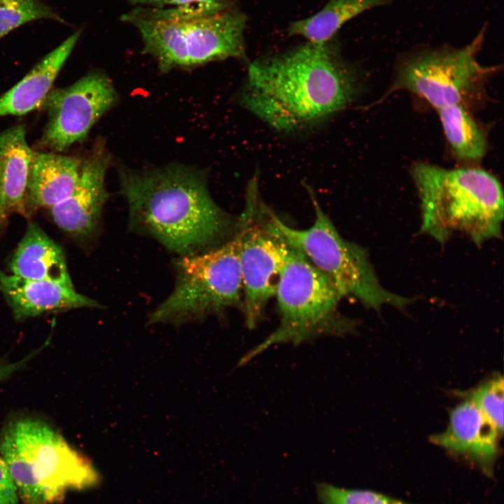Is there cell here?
Returning <instances> with one entry per match:
<instances>
[{
  "mask_svg": "<svg viewBox=\"0 0 504 504\" xmlns=\"http://www.w3.org/2000/svg\"><path fill=\"white\" fill-rule=\"evenodd\" d=\"M315 491L322 504H412L374 491L346 489L324 482H316Z\"/></svg>",
  "mask_w": 504,
  "mask_h": 504,
  "instance_id": "cell-23",
  "label": "cell"
},
{
  "mask_svg": "<svg viewBox=\"0 0 504 504\" xmlns=\"http://www.w3.org/2000/svg\"><path fill=\"white\" fill-rule=\"evenodd\" d=\"M500 437L480 410L465 399L450 410L447 428L432 435L430 441L491 477L498 457Z\"/></svg>",
  "mask_w": 504,
  "mask_h": 504,
  "instance_id": "cell-13",
  "label": "cell"
},
{
  "mask_svg": "<svg viewBox=\"0 0 504 504\" xmlns=\"http://www.w3.org/2000/svg\"><path fill=\"white\" fill-rule=\"evenodd\" d=\"M120 20L138 30L143 52L152 56L164 73L246 57L244 32L247 17L231 1L134 6Z\"/></svg>",
  "mask_w": 504,
  "mask_h": 504,
  "instance_id": "cell-3",
  "label": "cell"
},
{
  "mask_svg": "<svg viewBox=\"0 0 504 504\" xmlns=\"http://www.w3.org/2000/svg\"><path fill=\"white\" fill-rule=\"evenodd\" d=\"M10 270L22 279L74 286L62 249L34 223L29 224L13 256Z\"/></svg>",
  "mask_w": 504,
  "mask_h": 504,
  "instance_id": "cell-18",
  "label": "cell"
},
{
  "mask_svg": "<svg viewBox=\"0 0 504 504\" xmlns=\"http://www.w3.org/2000/svg\"><path fill=\"white\" fill-rule=\"evenodd\" d=\"M117 100L111 80L100 71L91 72L68 87L51 89L41 104L48 120L39 145L62 152L83 141Z\"/></svg>",
  "mask_w": 504,
  "mask_h": 504,
  "instance_id": "cell-11",
  "label": "cell"
},
{
  "mask_svg": "<svg viewBox=\"0 0 504 504\" xmlns=\"http://www.w3.org/2000/svg\"><path fill=\"white\" fill-rule=\"evenodd\" d=\"M438 112L454 155L465 161L481 160L487 149L486 139L465 105H451Z\"/></svg>",
  "mask_w": 504,
  "mask_h": 504,
  "instance_id": "cell-20",
  "label": "cell"
},
{
  "mask_svg": "<svg viewBox=\"0 0 504 504\" xmlns=\"http://www.w3.org/2000/svg\"><path fill=\"white\" fill-rule=\"evenodd\" d=\"M81 31L78 29L47 54L0 97V118L22 115L41 106L57 76L74 48Z\"/></svg>",
  "mask_w": 504,
  "mask_h": 504,
  "instance_id": "cell-15",
  "label": "cell"
},
{
  "mask_svg": "<svg viewBox=\"0 0 504 504\" xmlns=\"http://www.w3.org/2000/svg\"><path fill=\"white\" fill-rule=\"evenodd\" d=\"M82 159L55 153L34 152L25 199L26 209L51 208L66 198L80 176Z\"/></svg>",
  "mask_w": 504,
  "mask_h": 504,
  "instance_id": "cell-17",
  "label": "cell"
},
{
  "mask_svg": "<svg viewBox=\"0 0 504 504\" xmlns=\"http://www.w3.org/2000/svg\"><path fill=\"white\" fill-rule=\"evenodd\" d=\"M503 377L496 375L463 393V396L480 410L501 435L503 433Z\"/></svg>",
  "mask_w": 504,
  "mask_h": 504,
  "instance_id": "cell-22",
  "label": "cell"
},
{
  "mask_svg": "<svg viewBox=\"0 0 504 504\" xmlns=\"http://www.w3.org/2000/svg\"><path fill=\"white\" fill-rule=\"evenodd\" d=\"M391 1L329 0L315 15L290 23L287 33L303 36L309 42L324 43L349 20L369 9L388 6Z\"/></svg>",
  "mask_w": 504,
  "mask_h": 504,
  "instance_id": "cell-19",
  "label": "cell"
},
{
  "mask_svg": "<svg viewBox=\"0 0 504 504\" xmlns=\"http://www.w3.org/2000/svg\"><path fill=\"white\" fill-rule=\"evenodd\" d=\"M0 289L18 320L55 310L103 308L96 300L77 292L74 286L49 281L25 279L1 271Z\"/></svg>",
  "mask_w": 504,
  "mask_h": 504,
  "instance_id": "cell-14",
  "label": "cell"
},
{
  "mask_svg": "<svg viewBox=\"0 0 504 504\" xmlns=\"http://www.w3.org/2000/svg\"><path fill=\"white\" fill-rule=\"evenodd\" d=\"M275 295L279 317L276 328L248 351L239 365L274 345H298L321 337L344 336L356 330L357 321L339 310L342 297L333 283L287 243Z\"/></svg>",
  "mask_w": 504,
  "mask_h": 504,
  "instance_id": "cell-5",
  "label": "cell"
},
{
  "mask_svg": "<svg viewBox=\"0 0 504 504\" xmlns=\"http://www.w3.org/2000/svg\"><path fill=\"white\" fill-rule=\"evenodd\" d=\"M18 493L0 453V504H19Z\"/></svg>",
  "mask_w": 504,
  "mask_h": 504,
  "instance_id": "cell-24",
  "label": "cell"
},
{
  "mask_svg": "<svg viewBox=\"0 0 504 504\" xmlns=\"http://www.w3.org/2000/svg\"><path fill=\"white\" fill-rule=\"evenodd\" d=\"M111 155L99 141L82 159L78 181L71 194L51 209L55 223L72 236L82 239L95 237L108 199L105 185Z\"/></svg>",
  "mask_w": 504,
  "mask_h": 504,
  "instance_id": "cell-12",
  "label": "cell"
},
{
  "mask_svg": "<svg viewBox=\"0 0 504 504\" xmlns=\"http://www.w3.org/2000/svg\"><path fill=\"white\" fill-rule=\"evenodd\" d=\"M307 188L314 209L313 224L306 229L293 228L265 206L266 215L275 231L325 274L342 298H354L377 311L385 304L405 308L413 300L382 286L365 250L340 235L314 192Z\"/></svg>",
  "mask_w": 504,
  "mask_h": 504,
  "instance_id": "cell-6",
  "label": "cell"
},
{
  "mask_svg": "<svg viewBox=\"0 0 504 504\" xmlns=\"http://www.w3.org/2000/svg\"><path fill=\"white\" fill-rule=\"evenodd\" d=\"M134 6L146 7H176L194 4H216L231 1L230 0H127Z\"/></svg>",
  "mask_w": 504,
  "mask_h": 504,
  "instance_id": "cell-25",
  "label": "cell"
},
{
  "mask_svg": "<svg viewBox=\"0 0 504 504\" xmlns=\"http://www.w3.org/2000/svg\"><path fill=\"white\" fill-rule=\"evenodd\" d=\"M117 168L129 231L155 239L178 256L214 248L234 233L237 220L214 202L201 169L177 163Z\"/></svg>",
  "mask_w": 504,
  "mask_h": 504,
  "instance_id": "cell-2",
  "label": "cell"
},
{
  "mask_svg": "<svg viewBox=\"0 0 504 504\" xmlns=\"http://www.w3.org/2000/svg\"><path fill=\"white\" fill-rule=\"evenodd\" d=\"M239 243L237 224L233 235L218 246L176 257L174 288L149 314L148 324L180 326L212 315L218 317L229 308L241 309Z\"/></svg>",
  "mask_w": 504,
  "mask_h": 504,
  "instance_id": "cell-7",
  "label": "cell"
},
{
  "mask_svg": "<svg viewBox=\"0 0 504 504\" xmlns=\"http://www.w3.org/2000/svg\"><path fill=\"white\" fill-rule=\"evenodd\" d=\"M246 206L237 219L242 308L246 324L254 328L275 295L286 255V243L270 224L258 195L255 173L246 188Z\"/></svg>",
  "mask_w": 504,
  "mask_h": 504,
  "instance_id": "cell-9",
  "label": "cell"
},
{
  "mask_svg": "<svg viewBox=\"0 0 504 504\" xmlns=\"http://www.w3.org/2000/svg\"><path fill=\"white\" fill-rule=\"evenodd\" d=\"M40 19L66 24L52 7L40 0H0V39L15 29Z\"/></svg>",
  "mask_w": 504,
  "mask_h": 504,
  "instance_id": "cell-21",
  "label": "cell"
},
{
  "mask_svg": "<svg viewBox=\"0 0 504 504\" xmlns=\"http://www.w3.org/2000/svg\"><path fill=\"white\" fill-rule=\"evenodd\" d=\"M411 174L421 202V232L444 244L454 233L477 246L501 234L504 205L498 179L478 168L415 163Z\"/></svg>",
  "mask_w": 504,
  "mask_h": 504,
  "instance_id": "cell-4",
  "label": "cell"
},
{
  "mask_svg": "<svg viewBox=\"0 0 504 504\" xmlns=\"http://www.w3.org/2000/svg\"><path fill=\"white\" fill-rule=\"evenodd\" d=\"M1 438L8 441L24 460L48 504L60 501L69 490L90 487L98 480L90 463L43 421L29 417L11 421Z\"/></svg>",
  "mask_w": 504,
  "mask_h": 504,
  "instance_id": "cell-10",
  "label": "cell"
},
{
  "mask_svg": "<svg viewBox=\"0 0 504 504\" xmlns=\"http://www.w3.org/2000/svg\"><path fill=\"white\" fill-rule=\"evenodd\" d=\"M358 79L330 41H307L252 62L239 101L247 110L280 131L318 123L349 105Z\"/></svg>",
  "mask_w": 504,
  "mask_h": 504,
  "instance_id": "cell-1",
  "label": "cell"
},
{
  "mask_svg": "<svg viewBox=\"0 0 504 504\" xmlns=\"http://www.w3.org/2000/svg\"><path fill=\"white\" fill-rule=\"evenodd\" d=\"M25 134L22 125L0 134V223L12 213H27L25 199L34 152Z\"/></svg>",
  "mask_w": 504,
  "mask_h": 504,
  "instance_id": "cell-16",
  "label": "cell"
},
{
  "mask_svg": "<svg viewBox=\"0 0 504 504\" xmlns=\"http://www.w3.org/2000/svg\"><path fill=\"white\" fill-rule=\"evenodd\" d=\"M487 27L459 48H439L417 52L406 57L398 69L389 92L407 90L438 110L464 104L478 84L492 71L477 59Z\"/></svg>",
  "mask_w": 504,
  "mask_h": 504,
  "instance_id": "cell-8",
  "label": "cell"
},
{
  "mask_svg": "<svg viewBox=\"0 0 504 504\" xmlns=\"http://www.w3.org/2000/svg\"><path fill=\"white\" fill-rule=\"evenodd\" d=\"M23 367L24 361L21 359L14 362L6 361L5 360H0V381L10 377Z\"/></svg>",
  "mask_w": 504,
  "mask_h": 504,
  "instance_id": "cell-26",
  "label": "cell"
}]
</instances>
